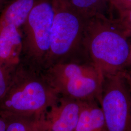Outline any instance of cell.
Instances as JSON below:
<instances>
[{
  "mask_svg": "<svg viewBox=\"0 0 131 131\" xmlns=\"http://www.w3.org/2000/svg\"><path fill=\"white\" fill-rule=\"evenodd\" d=\"M117 12L118 17L116 19L117 23L125 31H131V8Z\"/></svg>",
  "mask_w": 131,
  "mask_h": 131,
  "instance_id": "cell-14",
  "label": "cell"
},
{
  "mask_svg": "<svg viewBox=\"0 0 131 131\" xmlns=\"http://www.w3.org/2000/svg\"><path fill=\"white\" fill-rule=\"evenodd\" d=\"M74 131H107L103 112L97 100L81 101L79 118Z\"/></svg>",
  "mask_w": 131,
  "mask_h": 131,
  "instance_id": "cell-9",
  "label": "cell"
},
{
  "mask_svg": "<svg viewBox=\"0 0 131 131\" xmlns=\"http://www.w3.org/2000/svg\"><path fill=\"white\" fill-rule=\"evenodd\" d=\"M15 71L8 70L0 64V101L8 89Z\"/></svg>",
  "mask_w": 131,
  "mask_h": 131,
  "instance_id": "cell-13",
  "label": "cell"
},
{
  "mask_svg": "<svg viewBox=\"0 0 131 131\" xmlns=\"http://www.w3.org/2000/svg\"><path fill=\"white\" fill-rule=\"evenodd\" d=\"M111 7L117 11L131 8V0H109Z\"/></svg>",
  "mask_w": 131,
  "mask_h": 131,
  "instance_id": "cell-15",
  "label": "cell"
},
{
  "mask_svg": "<svg viewBox=\"0 0 131 131\" xmlns=\"http://www.w3.org/2000/svg\"><path fill=\"white\" fill-rule=\"evenodd\" d=\"M123 72L104 77L100 104L107 131H131V94Z\"/></svg>",
  "mask_w": 131,
  "mask_h": 131,
  "instance_id": "cell-6",
  "label": "cell"
},
{
  "mask_svg": "<svg viewBox=\"0 0 131 131\" xmlns=\"http://www.w3.org/2000/svg\"><path fill=\"white\" fill-rule=\"evenodd\" d=\"M69 1L77 9L89 17H92L98 14L106 15V12L110 6L109 0Z\"/></svg>",
  "mask_w": 131,
  "mask_h": 131,
  "instance_id": "cell-11",
  "label": "cell"
},
{
  "mask_svg": "<svg viewBox=\"0 0 131 131\" xmlns=\"http://www.w3.org/2000/svg\"><path fill=\"white\" fill-rule=\"evenodd\" d=\"M81 109V101L60 96L40 120L42 130L74 131Z\"/></svg>",
  "mask_w": 131,
  "mask_h": 131,
  "instance_id": "cell-7",
  "label": "cell"
},
{
  "mask_svg": "<svg viewBox=\"0 0 131 131\" xmlns=\"http://www.w3.org/2000/svg\"><path fill=\"white\" fill-rule=\"evenodd\" d=\"M123 73L126 80L131 94V71H125Z\"/></svg>",
  "mask_w": 131,
  "mask_h": 131,
  "instance_id": "cell-17",
  "label": "cell"
},
{
  "mask_svg": "<svg viewBox=\"0 0 131 131\" xmlns=\"http://www.w3.org/2000/svg\"><path fill=\"white\" fill-rule=\"evenodd\" d=\"M10 0H0V13Z\"/></svg>",
  "mask_w": 131,
  "mask_h": 131,
  "instance_id": "cell-19",
  "label": "cell"
},
{
  "mask_svg": "<svg viewBox=\"0 0 131 131\" xmlns=\"http://www.w3.org/2000/svg\"><path fill=\"white\" fill-rule=\"evenodd\" d=\"M130 39L116 19L98 14L89 19L84 47L89 60L104 77L125 71Z\"/></svg>",
  "mask_w": 131,
  "mask_h": 131,
  "instance_id": "cell-2",
  "label": "cell"
},
{
  "mask_svg": "<svg viewBox=\"0 0 131 131\" xmlns=\"http://www.w3.org/2000/svg\"><path fill=\"white\" fill-rule=\"evenodd\" d=\"M59 97L42 71L20 63L0 101V112L41 120Z\"/></svg>",
  "mask_w": 131,
  "mask_h": 131,
  "instance_id": "cell-1",
  "label": "cell"
},
{
  "mask_svg": "<svg viewBox=\"0 0 131 131\" xmlns=\"http://www.w3.org/2000/svg\"><path fill=\"white\" fill-rule=\"evenodd\" d=\"M5 114L7 117L6 131H39L42 130L39 119Z\"/></svg>",
  "mask_w": 131,
  "mask_h": 131,
  "instance_id": "cell-12",
  "label": "cell"
},
{
  "mask_svg": "<svg viewBox=\"0 0 131 131\" xmlns=\"http://www.w3.org/2000/svg\"><path fill=\"white\" fill-rule=\"evenodd\" d=\"M54 17L50 46L44 70L61 63L90 61L84 47L89 17L69 0H52Z\"/></svg>",
  "mask_w": 131,
  "mask_h": 131,
  "instance_id": "cell-3",
  "label": "cell"
},
{
  "mask_svg": "<svg viewBox=\"0 0 131 131\" xmlns=\"http://www.w3.org/2000/svg\"><path fill=\"white\" fill-rule=\"evenodd\" d=\"M37 0H10L0 13V31L8 25L20 29Z\"/></svg>",
  "mask_w": 131,
  "mask_h": 131,
  "instance_id": "cell-10",
  "label": "cell"
},
{
  "mask_svg": "<svg viewBox=\"0 0 131 131\" xmlns=\"http://www.w3.org/2000/svg\"><path fill=\"white\" fill-rule=\"evenodd\" d=\"M7 117L5 114L0 112V131H6Z\"/></svg>",
  "mask_w": 131,
  "mask_h": 131,
  "instance_id": "cell-16",
  "label": "cell"
},
{
  "mask_svg": "<svg viewBox=\"0 0 131 131\" xmlns=\"http://www.w3.org/2000/svg\"><path fill=\"white\" fill-rule=\"evenodd\" d=\"M125 71H131V40H130L129 56H128V60H127V62L126 68H125Z\"/></svg>",
  "mask_w": 131,
  "mask_h": 131,
  "instance_id": "cell-18",
  "label": "cell"
},
{
  "mask_svg": "<svg viewBox=\"0 0 131 131\" xmlns=\"http://www.w3.org/2000/svg\"><path fill=\"white\" fill-rule=\"evenodd\" d=\"M23 42L20 29L8 25L0 31V64L14 72L21 63Z\"/></svg>",
  "mask_w": 131,
  "mask_h": 131,
  "instance_id": "cell-8",
  "label": "cell"
},
{
  "mask_svg": "<svg viewBox=\"0 0 131 131\" xmlns=\"http://www.w3.org/2000/svg\"><path fill=\"white\" fill-rule=\"evenodd\" d=\"M42 72L60 96L80 101L96 100L100 103L104 76L92 62L61 63Z\"/></svg>",
  "mask_w": 131,
  "mask_h": 131,
  "instance_id": "cell-4",
  "label": "cell"
},
{
  "mask_svg": "<svg viewBox=\"0 0 131 131\" xmlns=\"http://www.w3.org/2000/svg\"><path fill=\"white\" fill-rule=\"evenodd\" d=\"M127 36L129 38H131V31H125Z\"/></svg>",
  "mask_w": 131,
  "mask_h": 131,
  "instance_id": "cell-20",
  "label": "cell"
},
{
  "mask_svg": "<svg viewBox=\"0 0 131 131\" xmlns=\"http://www.w3.org/2000/svg\"><path fill=\"white\" fill-rule=\"evenodd\" d=\"M54 9L52 0H37L20 28L21 64L43 71L49 54Z\"/></svg>",
  "mask_w": 131,
  "mask_h": 131,
  "instance_id": "cell-5",
  "label": "cell"
},
{
  "mask_svg": "<svg viewBox=\"0 0 131 131\" xmlns=\"http://www.w3.org/2000/svg\"><path fill=\"white\" fill-rule=\"evenodd\" d=\"M42 131V130H40V131Z\"/></svg>",
  "mask_w": 131,
  "mask_h": 131,
  "instance_id": "cell-21",
  "label": "cell"
}]
</instances>
